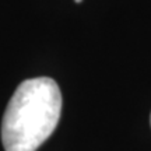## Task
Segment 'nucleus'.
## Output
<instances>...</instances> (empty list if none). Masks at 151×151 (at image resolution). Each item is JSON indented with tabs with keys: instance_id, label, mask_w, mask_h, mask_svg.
I'll use <instances>...</instances> for the list:
<instances>
[{
	"instance_id": "nucleus-1",
	"label": "nucleus",
	"mask_w": 151,
	"mask_h": 151,
	"mask_svg": "<svg viewBox=\"0 0 151 151\" xmlns=\"http://www.w3.org/2000/svg\"><path fill=\"white\" fill-rule=\"evenodd\" d=\"M62 92L49 77L28 78L18 84L1 120L6 151H37L59 123Z\"/></svg>"
},
{
	"instance_id": "nucleus-2",
	"label": "nucleus",
	"mask_w": 151,
	"mask_h": 151,
	"mask_svg": "<svg viewBox=\"0 0 151 151\" xmlns=\"http://www.w3.org/2000/svg\"><path fill=\"white\" fill-rule=\"evenodd\" d=\"M76 3H81V1H83V0H74Z\"/></svg>"
},
{
	"instance_id": "nucleus-3",
	"label": "nucleus",
	"mask_w": 151,
	"mask_h": 151,
	"mask_svg": "<svg viewBox=\"0 0 151 151\" xmlns=\"http://www.w3.org/2000/svg\"><path fill=\"white\" fill-rule=\"evenodd\" d=\"M150 122H151V118H150Z\"/></svg>"
}]
</instances>
